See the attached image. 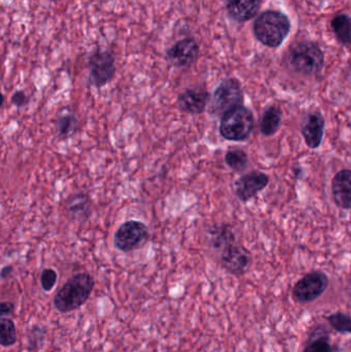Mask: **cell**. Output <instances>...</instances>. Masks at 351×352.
I'll return each mask as SVG.
<instances>
[{
	"mask_svg": "<svg viewBox=\"0 0 351 352\" xmlns=\"http://www.w3.org/2000/svg\"><path fill=\"white\" fill-rule=\"evenodd\" d=\"M292 29L290 18L284 12L267 10L261 12L253 25L256 39L262 45L276 49L286 41Z\"/></svg>",
	"mask_w": 351,
	"mask_h": 352,
	"instance_id": "1",
	"label": "cell"
},
{
	"mask_svg": "<svg viewBox=\"0 0 351 352\" xmlns=\"http://www.w3.org/2000/svg\"><path fill=\"white\" fill-rule=\"evenodd\" d=\"M286 67L304 76L321 74L325 66V54L319 43L302 41L292 45L284 57Z\"/></svg>",
	"mask_w": 351,
	"mask_h": 352,
	"instance_id": "2",
	"label": "cell"
},
{
	"mask_svg": "<svg viewBox=\"0 0 351 352\" xmlns=\"http://www.w3.org/2000/svg\"><path fill=\"white\" fill-rule=\"evenodd\" d=\"M95 280L89 273H78L70 277L54 298V306L61 314L82 307L92 294Z\"/></svg>",
	"mask_w": 351,
	"mask_h": 352,
	"instance_id": "3",
	"label": "cell"
},
{
	"mask_svg": "<svg viewBox=\"0 0 351 352\" xmlns=\"http://www.w3.org/2000/svg\"><path fill=\"white\" fill-rule=\"evenodd\" d=\"M255 125L253 115L245 105L227 111L220 123V133L225 140L243 142L249 138Z\"/></svg>",
	"mask_w": 351,
	"mask_h": 352,
	"instance_id": "4",
	"label": "cell"
},
{
	"mask_svg": "<svg viewBox=\"0 0 351 352\" xmlns=\"http://www.w3.org/2000/svg\"><path fill=\"white\" fill-rule=\"evenodd\" d=\"M245 95L240 82L237 78H228L218 84L210 101V113L214 116H224L227 111L243 105Z\"/></svg>",
	"mask_w": 351,
	"mask_h": 352,
	"instance_id": "5",
	"label": "cell"
},
{
	"mask_svg": "<svg viewBox=\"0 0 351 352\" xmlns=\"http://www.w3.org/2000/svg\"><path fill=\"white\" fill-rule=\"evenodd\" d=\"M329 277L321 271H313L305 275L293 287L292 297L298 304L313 303L324 295L329 287Z\"/></svg>",
	"mask_w": 351,
	"mask_h": 352,
	"instance_id": "6",
	"label": "cell"
},
{
	"mask_svg": "<svg viewBox=\"0 0 351 352\" xmlns=\"http://www.w3.org/2000/svg\"><path fill=\"white\" fill-rule=\"evenodd\" d=\"M89 82L96 88H101L113 80L117 72L115 58L106 50H96L88 59Z\"/></svg>",
	"mask_w": 351,
	"mask_h": 352,
	"instance_id": "7",
	"label": "cell"
},
{
	"mask_svg": "<svg viewBox=\"0 0 351 352\" xmlns=\"http://www.w3.org/2000/svg\"><path fill=\"white\" fill-rule=\"evenodd\" d=\"M150 238L148 226L139 221H128L122 223L115 233V248L124 252L142 248Z\"/></svg>",
	"mask_w": 351,
	"mask_h": 352,
	"instance_id": "8",
	"label": "cell"
},
{
	"mask_svg": "<svg viewBox=\"0 0 351 352\" xmlns=\"http://www.w3.org/2000/svg\"><path fill=\"white\" fill-rule=\"evenodd\" d=\"M200 47L193 37H185L167 49L165 59L173 67L188 68L196 63L199 58Z\"/></svg>",
	"mask_w": 351,
	"mask_h": 352,
	"instance_id": "9",
	"label": "cell"
},
{
	"mask_svg": "<svg viewBox=\"0 0 351 352\" xmlns=\"http://www.w3.org/2000/svg\"><path fill=\"white\" fill-rule=\"evenodd\" d=\"M220 263L229 273L241 276L251 267V252L243 246L232 244L223 250Z\"/></svg>",
	"mask_w": 351,
	"mask_h": 352,
	"instance_id": "10",
	"label": "cell"
},
{
	"mask_svg": "<svg viewBox=\"0 0 351 352\" xmlns=\"http://www.w3.org/2000/svg\"><path fill=\"white\" fill-rule=\"evenodd\" d=\"M269 182V177L260 171H253L241 176L234 184V192L241 202H247L263 190Z\"/></svg>",
	"mask_w": 351,
	"mask_h": 352,
	"instance_id": "11",
	"label": "cell"
},
{
	"mask_svg": "<svg viewBox=\"0 0 351 352\" xmlns=\"http://www.w3.org/2000/svg\"><path fill=\"white\" fill-rule=\"evenodd\" d=\"M210 101V95L205 89H185L177 97V105L183 113L201 115L205 111Z\"/></svg>",
	"mask_w": 351,
	"mask_h": 352,
	"instance_id": "12",
	"label": "cell"
},
{
	"mask_svg": "<svg viewBox=\"0 0 351 352\" xmlns=\"http://www.w3.org/2000/svg\"><path fill=\"white\" fill-rule=\"evenodd\" d=\"M262 0H226L225 8L231 20L245 23L259 16Z\"/></svg>",
	"mask_w": 351,
	"mask_h": 352,
	"instance_id": "13",
	"label": "cell"
},
{
	"mask_svg": "<svg viewBox=\"0 0 351 352\" xmlns=\"http://www.w3.org/2000/svg\"><path fill=\"white\" fill-rule=\"evenodd\" d=\"M301 132L305 142L310 148H317L323 142L324 132H325V120L319 113H310L306 116Z\"/></svg>",
	"mask_w": 351,
	"mask_h": 352,
	"instance_id": "14",
	"label": "cell"
},
{
	"mask_svg": "<svg viewBox=\"0 0 351 352\" xmlns=\"http://www.w3.org/2000/svg\"><path fill=\"white\" fill-rule=\"evenodd\" d=\"M332 194L336 204L351 209V170H341L332 180Z\"/></svg>",
	"mask_w": 351,
	"mask_h": 352,
	"instance_id": "15",
	"label": "cell"
},
{
	"mask_svg": "<svg viewBox=\"0 0 351 352\" xmlns=\"http://www.w3.org/2000/svg\"><path fill=\"white\" fill-rule=\"evenodd\" d=\"M303 352H334L327 327L319 324L311 329Z\"/></svg>",
	"mask_w": 351,
	"mask_h": 352,
	"instance_id": "16",
	"label": "cell"
},
{
	"mask_svg": "<svg viewBox=\"0 0 351 352\" xmlns=\"http://www.w3.org/2000/svg\"><path fill=\"white\" fill-rule=\"evenodd\" d=\"M208 242L216 250H224L235 244L236 236L230 225H214L207 230Z\"/></svg>",
	"mask_w": 351,
	"mask_h": 352,
	"instance_id": "17",
	"label": "cell"
},
{
	"mask_svg": "<svg viewBox=\"0 0 351 352\" xmlns=\"http://www.w3.org/2000/svg\"><path fill=\"white\" fill-rule=\"evenodd\" d=\"M66 209L68 213L78 221H84L88 219L92 211V202L90 197L84 192H76L71 195L66 200Z\"/></svg>",
	"mask_w": 351,
	"mask_h": 352,
	"instance_id": "18",
	"label": "cell"
},
{
	"mask_svg": "<svg viewBox=\"0 0 351 352\" xmlns=\"http://www.w3.org/2000/svg\"><path fill=\"white\" fill-rule=\"evenodd\" d=\"M78 128V118L69 109H64L56 120V130L61 140H67L74 135Z\"/></svg>",
	"mask_w": 351,
	"mask_h": 352,
	"instance_id": "19",
	"label": "cell"
},
{
	"mask_svg": "<svg viewBox=\"0 0 351 352\" xmlns=\"http://www.w3.org/2000/svg\"><path fill=\"white\" fill-rule=\"evenodd\" d=\"M331 28L340 45L351 47V16L339 14L331 21Z\"/></svg>",
	"mask_w": 351,
	"mask_h": 352,
	"instance_id": "20",
	"label": "cell"
},
{
	"mask_svg": "<svg viewBox=\"0 0 351 352\" xmlns=\"http://www.w3.org/2000/svg\"><path fill=\"white\" fill-rule=\"evenodd\" d=\"M282 111L280 107H269L264 113L261 120V132L265 136H272L280 129L282 124Z\"/></svg>",
	"mask_w": 351,
	"mask_h": 352,
	"instance_id": "21",
	"label": "cell"
},
{
	"mask_svg": "<svg viewBox=\"0 0 351 352\" xmlns=\"http://www.w3.org/2000/svg\"><path fill=\"white\" fill-rule=\"evenodd\" d=\"M16 342V329L14 320L1 318L0 320V344L2 347L12 346Z\"/></svg>",
	"mask_w": 351,
	"mask_h": 352,
	"instance_id": "22",
	"label": "cell"
},
{
	"mask_svg": "<svg viewBox=\"0 0 351 352\" xmlns=\"http://www.w3.org/2000/svg\"><path fill=\"white\" fill-rule=\"evenodd\" d=\"M330 326L340 334H351V316L346 312L338 311L327 318Z\"/></svg>",
	"mask_w": 351,
	"mask_h": 352,
	"instance_id": "23",
	"label": "cell"
},
{
	"mask_svg": "<svg viewBox=\"0 0 351 352\" xmlns=\"http://www.w3.org/2000/svg\"><path fill=\"white\" fill-rule=\"evenodd\" d=\"M226 164L235 171L245 170L249 163L247 153L242 150H230L225 156Z\"/></svg>",
	"mask_w": 351,
	"mask_h": 352,
	"instance_id": "24",
	"label": "cell"
},
{
	"mask_svg": "<svg viewBox=\"0 0 351 352\" xmlns=\"http://www.w3.org/2000/svg\"><path fill=\"white\" fill-rule=\"evenodd\" d=\"M57 272L54 269H45L41 275V285L43 291L51 292L57 283Z\"/></svg>",
	"mask_w": 351,
	"mask_h": 352,
	"instance_id": "25",
	"label": "cell"
},
{
	"mask_svg": "<svg viewBox=\"0 0 351 352\" xmlns=\"http://www.w3.org/2000/svg\"><path fill=\"white\" fill-rule=\"evenodd\" d=\"M12 103L18 109H22L29 103V97L24 91L19 90L14 93L12 96Z\"/></svg>",
	"mask_w": 351,
	"mask_h": 352,
	"instance_id": "26",
	"label": "cell"
},
{
	"mask_svg": "<svg viewBox=\"0 0 351 352\" xmlns=\"http://www.w3.org/2000/svg\"><path fill=\"white\" fill-rule=\"evenodd\" d=\"M14 309H16V306L12 302H2L0 304V316L1 318H5V316L14 314Z\"/></svg>",
	"mask_w": 351,
	"mask_h": 352,
	"instance_id": "27",
	"label": "cell"
},
{
	"mask_svg": "<svg viewBox=\"0 0 351 352\" xmlns=\"http://www.w3.org/2000/svg\"><path fill=\"white\" fill-rule=\"evenodd\" d=\"M14 268L12 266H5L1 269V278L6 279L12 275Z\"/></svg>",
	"mask_w": 351,
	"mask_h": 352,
	"instance_id": "28",
	"label": "cell"
}]
</instances>
